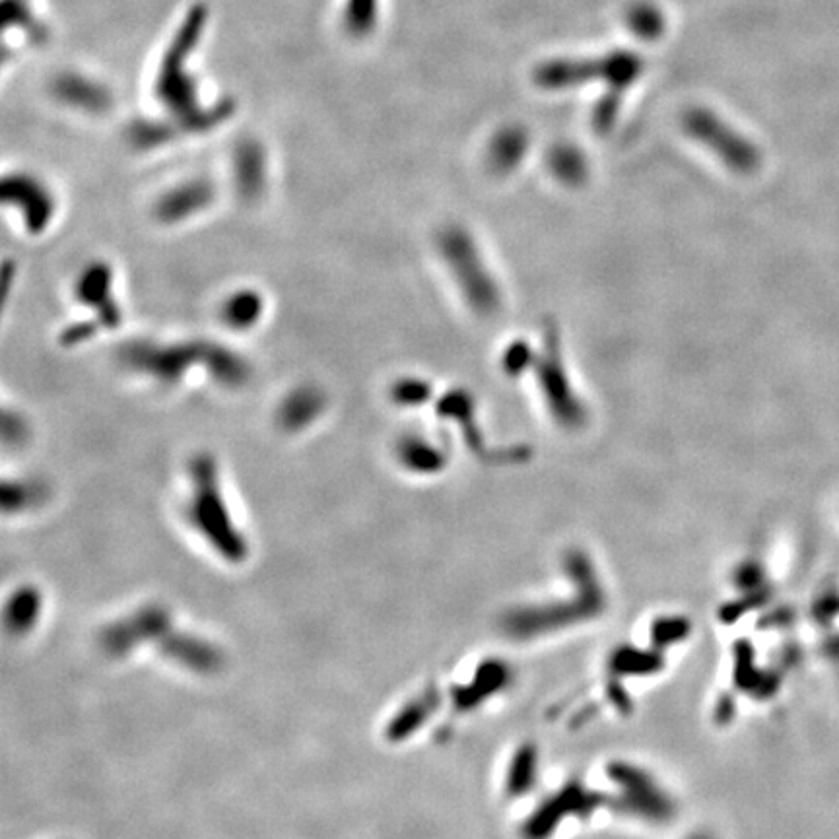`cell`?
Masks as SVG:
<instances>
[{"label":"cell","instance_id":"cell-13","mask_svg":"<svg viewBox=\"0 0 839 839\" xmlns=\"http://www.w3.org/2000/svg\"><path fill=\"white\" fill-rule=\"evenodd\" d=\"M4 30L16 26L22 30H28L32 24V16H30V8L24 0H4Z\"/></svg>","mask_w":839,"mask_h":839},{"label":"cell","instance_id":"cell-8","mask_svg":"<svg viewBox=\"0 0 839 839\" xmlns=\"http://www.w3.org/2000/svg\"><path fill=\"white\" fill-rule=\"evenodd\" d=\"M235 173L239 191L247 197L257 195L265 179V156L257 142H245L235 154Z\"/></svg>","mask_w":839,"mask_h":839},{"label":"cell","instance_id":"cell-3","mask_svg":"<svg viewBox=\"0 0 839 839\" xmlns=\"http://www.w3.org/2000/svg\"><path fill=\"white\" fill-rule=\"evenodd\" d=\"M2 197L6 204L18 206L30 232H41L45 226H49L55 212V201L49 189L34 175H10L4 181Z\"/></svg>","mask_w":839,"mask_h":839},{"label":"cell","instance_id":"cell-6","mask_svg":"<svg viewBox=\"0 0 839 839\" xmlns=\"http://www.w3.org/2000/svg\"><path fill=\"white\" fill-rule=\"evenodd\" d=\"M55 94L68 105L90 113H103L111 105V96L103 86L76 74L61 76L55 84Z\"/></svg>","mask_w":839,"mask_h":839},{"label":"cell","instance_id":"cell-9","mask_svg":"<svg viewBox=\"0 0 839 839\" xmlns=\"http://www.w3.org/2000/svg\"><path fill=\"white\" fill-rule=\"evenodd\" d=\"M626 24L632 34L643 41H657L665 35L667 18L661 8L649 0L634 2L626 14Z\"/></svg>","mask_w":839,"mask_h":839},{"label":"cell","instance_id":"cell-11","mask_svg":"<svg viewBox=\"0 0 839 839\" xmlns=\"http://www.w3.org/2000/svg\"><path fill=\"white\" fill-rule=\"evenodd\" d=\"M111 286H113V276L111 270L107 269L105 265H94L92 269L86 270L80 280H78V288L76 294H80L82 302L88 305H111Z\"/></svg>","mask_w":839,"mask_h":839},{"label":"cell","instance_id":"cell-7","mask_svg":"<svg viewBox=\"0 0 839 839\" xmlns=\"http://www.w3.org/2000/svg\"><path fill=\"white\" fill-rule=\"evenodd\" d=\"M323 403L321 391L302 387L284 399L278 418L286 430H302L321 414Z\"/></svg>","mask_w":839,"mask_h":839},{"label":"cell","instance_id":"cell-2","mask_svg":"<svg viewBox=\"0 0 839 839\" xmlns=\"http://www.w3.org/2000/svg\"><path fill=\"white\" fill-rule=\"evenodd\" d=\"M643 72V59L634 51L614 49L595 57H566L538 65L533 80L542 90H570L585 84H605L612 92H626Z\"/></svg>","mask_w":839,"mask_h":839},{"label":"cell","instance_id":"cell-4","mask_svg":"<svg viewBox=\"0 0 839 839\" xmlns=\"http://www.w3.org/2000/svg\"><path fill=\"white\" fill-rule=\"evenodd\" d=\"M686 127L692 135L707 142L709 146L723 152L731 162L740 166H750L756 162V152L750 142L740 138L733 129L727 127L717 115L707 109H694L686 115Z\"/></svg>","mask_w":839,"mask_h":839},{"label":"cell","instance_id":"cell-14","mask_svg":"<svg viewBox=\"0 0 839 839\" xmlns=\"http://www.w3.org/2000/svg\"><path fill=\"white\" fill-rule=\"evenodd\" d=\"M171 135V129L162 123H136L133 140L138 146H158Z\"/></svg>","mask_w":839,"mask_h":839},{"label":"cell","instance_id":"cell-1","mask_svg":"<svg viewBox=\"0 0 839 839\" xmlns=\"http://www.w3.org/2000/svg\"><path fill=\"white\" fill-rule=\"evenodd\" d=\"M204 24H206L204 6L191 8L164 57V63L158 72V82H156L158 100L162 101L177 119L187 123V127L193 131H206L214 127L216 123H220V119H224L230 113L226 103L202 111L199 107V98H197V84L185 70L189 55L195 51V45L201 39Z\"/></svg>","mask_w":839,"mask_h":839},{"label":"cell","instance_id":"cell-12","mask_svg":"<svg viewBox=\"0 0 839 839\" xmlns=\"http://www.w3.org/2000/svg\"><path fill=\"white\" fill-rule=\"evenodd\" d=\"M379 0H348L344 8V26L354 37H366L377 24Z\"/></svg>","mask_w":839,"mask_h":839},{"label":"cell","instance_id":"cell-10","mask_svg":"<svg viewBox=\"0 0 839 839\" xmlns=\"http://www.w3.org/2000/svg\"><path fill=\"white\" fill-rule=\"evenodd\" d=\"M222 315L232 329H249L263 315V300L255 292H239L226 302Z\"/></svg>","mask_w":839,"mask_h":839},{"label":"cell","instance_id":"cell-5","mask_svg":"<svg viewBox=\"0 0 839 839\" xmlns=\"http://www.w3.org/2000/svg\"><path fill=\"white\" fill-rule=\"evenodd\" d=\"M212 202V187L204 181H189L166 193L158 202V218L166 224L185 222Z\"/></svg>","mask_w":839,"mask_h":839}]
</instances>
